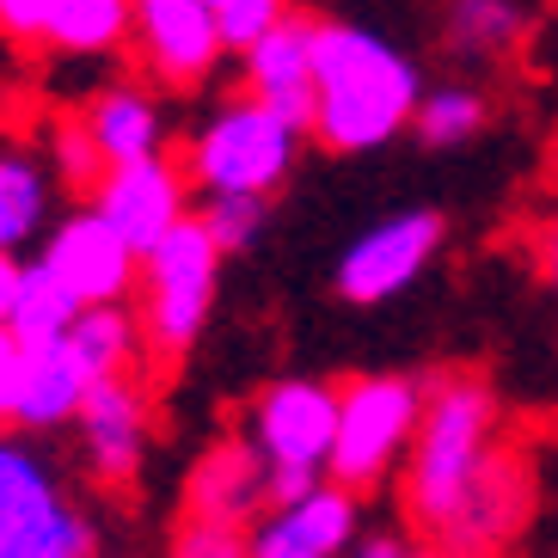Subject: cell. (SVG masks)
Wrapping results in <instances>:
<instances>
[{
	"label": "cell",
	"mask_w": 558,
	"mask_h": 558,
	"mask_svg": "<svg viewBox=\"0 0 558 558\" xmlns=\"http://www.w3.org/2000/svg\"><path fill=\"white\" fill-rule=\"evenodd\" d=\"M44 258H50V270L86 301V307H99V301L130 295L142 252H135L99 209H81V215H68V221H56Z\"/></svg>",
	"instance_id": "cell-10"
},
{
	"label": "cell",
	"mask_w": 558,
	"mask_h": 558,
	"mask_svg": "<svg viewBox=\"0 0 558 558\" xmlns=\"http://www.w3.org/2000/svg\"><path fill=\"white\" fill-rule=\"evenodd\" d=\"M338 405L326 380H277L252 411V442L264 460H301V466H326L338 442Z\"/></svg>",
	"instance_id": "cell-9"
},
{
	"label": "cell",
	"mask_w": 558,
	"mask_h": 558,
	"mask_svg": "<svg viewBox=\"0 0 558 558\" xmlns=\"http://www.w3.org/2000/svg\"><path fill=\"white\" fill-rule=\"evenodd\" d=\"M81 436H86V460L105 485H123V478L142 466V442H148V399L142 387H130L123 375H105L86 387L81 405Z\"/></svg>",
	"instance_id": "cell-13"
},
{
	"label": "cell",
	"mask_w": 558,
	"mask_h": 558,
	"mask_svg": "<svg viewBox=\"0 0 558 558\" xmlns=\"http://www.w3.org/2000/svg\"><path fill=\"white\" fill-rule=\"evenodd\" d=\"M282 13H289V0H215V25L233 56H246Z\"/></svg>",
	"instance_id": "cell-27"
},
{
	"label": "cell",
	"mask_w": 558,
	"mask_h": 558,
	"mask_svg": "<svg viewBox=\"0 0 558 558\" xmlns=\"http://www.w3.org/2000/svg\"><path fill=\"white\" fill-rule=\"evenodd\" d=\"M313 142L331 154L387 148L399 130H411L424 81L387 37L319 19V50H313Z\"/></svg>",
	"instance_id": "cell-1"
},
{
	"label": "cell",
	"mask_w": 558,
	"mask_h": 558,
	"mask_svg": "<svg viewBox=\"0 0 558 558\" xmlns=\"http://www.w3.org/2000/svg\"><path fill=\"white\" fill-rule=\"evenodd\" d=\"M478 123H485V99L473 86H436V93L417 99V117H411L424 148H460V142L478 135Z\"/></svg>",
	"instance_id": "cell-24"
},
{
	"label": "cell",
	"mask_w": 558,
	"mask_h": 558,
	"mask_svg": "<svg viewBox=\"0 0 558 558\" xmlns=\"http://www.w3.org/2000/svg\"><path fill=\"white\" fill-rule=\"evenodd\" d=\"M130 37L166 86L203 81V74L228 56L221 25H215V0H135V32Z\"/></svg>",
	"instance_id": "cell-8"
},
{
	"label": "cell",
	"mask_w": 558,
	"mask_h": 558,
	"mask_svg": "<svg viewBox=\"0 0 558 558\" xmlns=\"http://www.w3.org/2000/svg\"><path fill=\"white\" fill-rule=\"evenodd\" d=\"M522 37V7L515 0H454L448 7V44L460 56H497Z\"/></svg>",
	"instance_id": "cell-23"
},
{
	"label": "cell",
	"mask_w": 558,
	"mask_h": 558,
	"mask_svg": "<svg viewBox=\"0 0 558 558\" xmlns=\"http://www.w3.org/2000/svg\"><path fill=\"white\" fill-rule=\"evenodd\" d=\"M86 387H93V375L81 368V356H74L68 338L32 344V362H25V393H19V429L74 424L81 405H86Z\"/></svg>",
	"instance_id": "cell-16"
},
{
	"label": "cell",
	"mask_w": 558,
	"mask_h": 558,
	"mask_svg": "<svg viewBox=\"0 0 558 558\" xmlns=\"http://www.w3.org/2000/svg\"><path fill=\"white\" fill-rule=\"evenodd\" d=\"M179 553L184 558H240V553H252V534H240V527H228V522L191 515V527L179 534Z\"/></svg>",
	"instance_id": "cell-29"
},
{
	"label": "cell",
	"mask_w": 558,
	"mask_h": 558,
	"mask_svg": "<svg viewBox=\"0 0 558 558\" xmlns=\"http://www.w3.org/2000/svg\"><path fill=\"white\" fill-rule=\"evenodd\" d=\"M99 215L111 221L135 252H148L166 228L184 221V172L166 154L123 160L99 179Z\"/></svg>",
	"instance_id": "cell-11"
},
{
	"label": "cell",
	"mask_w": 558,
	"mask_h": 558,
	"mask_svg": "<svg viewBox=\"0 0 558 558\" xmlns=\"http://www.w3.org/2000/svg\"><path fill=\"white\" fill-rule=\"evenodd\" d=\"M68 344H74V356H81V368L93 380L123 375L130 356H135V326H130V313H123V301L81 307V319H74V331H68Z\"/></svg>",
	"instance_id": "cell-22"
},
{
	"label": "cell",
	"mask_w": 558,
	"mask_h": 558,
	"mask_svg": "<svg viewBox=\"0 0 558 558\" xmlns=\"http://www.w3.org/2000/svg\"><path fill=\"white\" fill-rule=\"evenodd\" d=\"M313 50H319V19L282 13L270 32L246 50V86L264 105H277L282 117H295L301 130H313Z\"/></svg>",
	"instance_id": "cell-12"
},
{
	"label": "cell",
	"mask_w": 558,
	"mask_h": 558,
	"mask_svg": "<svg viewBox=\"0 0 558 558\" xmlns=\"http://www.w3.org/2000/svg\"><path fill=\"white\" fill-rule=\"evenodd\" d=\"M442 246V215L436 209H405L375 221L368 233L350 240V252L338 258V295L356 307H380V301L405 295L424 277V264Z\"/></svg>",
	"instance_id": "cell-6"
},
{
	"label": "cell",
	"mask_w": 558,
	"mask_h": 558,
	"mask_svg": "<svg viewBox=\"0 0 558 558\" xmlns=\"http://www.w3.org/2000/svg\"><path fill=\"white\" fill-rule=\"evenodd\" d=\"M546 277H553V289H558V221H553V233H546Z\"/></svg>",
	"instance_id": "cell-34"
},
{
	"label": "cell",
	"mask_w": 558,
	"mask_h": 558,
	"mask_svg": "<svg viewBox=\"0 0 558 558\" xmlns=\"http://www.w3.org/2000/svg\"><path fill=\"white\" fill-rule=\"evenodd\" d=\"M50 13L56 0H0V32L19 44H37V37H50Z\"/></svg>",
	"instance_id": "cell-31"
},
{
	"label": "cell",
	"mask_w": 558,
	"mask_h": 558,
	"mask_svg": "<svg viewBox=\"0 0 558 558\" xmlns=\"http://www.w3.org/2000/svg\"><path fill=\"white\" fill-rule=\"evenodd\" d=\"M497 454V399L478 375H454L424 399V424L411 436L405 454V509L424 527V541L436 546L448 522H454L460 497L473 492V478L492 466Z\"/></svg>",
	"instance_id": "cell-2"
},
{
	"label": "cell",
	"mask_w": 558,
	"mask_h": 558,
	"mask_svg": "<svg viewBox=\"0 0 558 558\" xmlns=\"http://www.w3.org/2000/svg\"><path fill=\"white\" fill-rule=\"evenodd\" d=\"M264 466H270V460L258 454V442L252 448L246 442L215 448L197 473H191V515L228 522V527H252L258 509L270 504V497H264Z\"/></svg>",
	"instance_id": "cell-15"
},
{
	"label": "cell",
	"mask_w": 558,
	"mask_h": 558,
	"mask_svg": "<svg viewBox=\"0 0 558 558\" xmlns=\"http://www.w3.org/2000/svg\"><path fill=\"white\" fill-rule=\"evenodd\" d=\"M50 221V179L25 154H0V246H32Z\"/></svg>",
	"instance_id": "cell-21"
},
{
	"label": "cell",
	"mask_w": 558,
	"mask_h": 558,
	"mask_svg": "<svg viewBox=\"0 0 558 558\" xmlns=\"http://www.w3.org/2000/svg\"><path fill=\"white\" fill-rule=\"evenodd\" d=\"M301 123L264 105L258 93L221 105L191 142V179L197 191H277L301 154Z\"/></svg>",
	"instance_id": "cell-3"
},
{
	"label": "cell",
	"mask_w": 558,
	"mask_h": 558,
	"mask_svg": "<svg viewBox=\"0 0 558 558\" xmlns=\"http://www.w3.org/2000/svg\"><path fill=\"white\" fill-rule=\"evenodd\" d=\"M86 130H93V142L105 148L111 166L160 154V111H154V99L148 93H135V86H111V93H99L93 111H86Z\"/></svg>",
	"instance_id": "cell-18"
},
{
	"label": "cell",
	"mask_w": 558,
	"mask_h": 558,
	"mask_svg": "<svg viewBox=\"0 0 558 558\" xmlns=\"http://www.w3.org/2000/svg\"><path fill=\"white\" fill-rule=\"evenodd\" d=\"M527 522V478L509 454H492V466L473 478V492L460 497L454 522L436 534L442 553H497L515 541V527Z\"/></svg>",
	"instance_id": "cell-14"
},
{
	"label": "cell",
	"mask_w": 558,
	"mask_h": 558,
	"mask_svg": "<svg viewBox=\"0 0 558 558\" xmlns=\"http://www.w3.org/2000/svg\"><path fill=\"white\" fill-rule=\"evenodd\" d=\"M81 553H93V527L62 497L0 515V558H81Z\"/></svg>",
	"instance_id": "cell-17"
},
{
	"label": "cell",
	"mask_w": 558,
	"mask_h": 558,
	"mask_svg": "<svg viewBox=\"0 0 558 558\" xmlns=\"http://www.w3.org/2000/svg\"><path fill=\"white\" fill-rule=\"evenodd\" d=\"M105 172H111V160H105V148L93 142V130H86V123H68V130L56 135V179L86 191V184H99Z\"/></svg>",
	"instance_id": "cell-28"
},
{
	"label": "cell",
	"mask_w": 558,
	"mask_h": 558,
	"mask_svg": "<svg viewBox=\"0 0 558 558\" xmlns=\"http://www.w3.org/2000/svg\"><path fill=\"white\" fill-rule=\"evenodd\" d=\"M25 362L32 344L13 326H0V424H19V393H25Z\"/></svg>",
	"instance_id": "cell-30"
},
{
	"label": "cell",
	"mask_w": 558,
	"mask_h": 558,
	"mask_svg": "<svg viewBox=\"0 0 558 558\" xmlns=\"http://www.w3.org/2000/svg\"><path fill=\"white\" fill-rule=\"evenodd\" d=\"M135 32V0H56L50 44L62 56H111Z\"/></svg>",
	"instance_id": "cell-20"
},
{
	"label": "cell",
	"mask_w": 558,
	"mask_h": 558,
	"mask_svg": "<svg viewBox=\"0 0 558 558\" xmlns=\"http://www.w3.org/2000/svg\"><path fill=\"white\" fill-rule=\"evenodd\" d=\"M197 215L221 252H246L264 233V191H203Z\"/></svg>",
	"instance_id": "cell-25"
},
{
	"label": "cell",
	"mask_w": 558,
	"mask_h": 558,
	"mask_svg": "<svg viewBox=\"0 0 558 558\" xmlns=\"http://www.w3.org/2000/svg\"><path fill=\"white\" fill-rule=\"evenodd\" d=\"M228 252L215 246L203 215H184L179 228H166L142 252V277H148V344L160 356H184L197 344L203 319L215 307V277H221Z\"/></svg>",
	"instance_id": "cell-4"
},
{
	"label": "cell",
	"mask_w": 558,
	"mask_h": 558,
	"mask_svg": "<svg viewBox=\"0 0 558 558\" xmlns=\"http://www.w3.org/2000/svg\"><path fill=\"white\" fill-rule=\"evenodd\" d=\"M19 270H25V264H19L13 252L0 246V326H7V319H13V295H19Z\"/></svg>",
	"instance_id": "cell-32"
},
{
	"label": "cell",
	"mask_w": 558,
	"mask_h": 558,
	"mask_svg": "<svg viewBox=\"0 0 558 558\" xmlns=\"http://www.w3.org/2000/svg\"><path fill=\"white\" fill-rule=\"evenodd\" d=\"M356 553H368V558H399V553H411V541H399V534H368V541H356Z\"/></svg>",
	"instance_id": "cell-33"
},
{
	"label": "cell",
	"mask_w": 558,
	"mask_h": 558,
	"mask_svg": "<svg viewBox=\"0 0 558 558\" xmlns=\"http://www.w3.org/2000/svg\"><path fill=\"white\" fill-rule=\"evenodd\" d=\"M81 307L86 301L56 277L50 258H37V264L19 270V295H13V319H7V326H13L25 344H50V338H68V331H74Z\"/></svg>",
	"instance_id": "cell-19"
},
{
	"label": "cell",
	"mask_w": 558,
	"mask_h": 558,
	"mask_svg": "<svg viewBox=\"0 0 558 558\" xmlns=\"http://www.w3.org/2000/svg\"><path fill=\"white\" fill-rule=\"evenodd\" d=\"M356 485L344 478H319L307 497H289V504H270L252 522V553L258 558H338L356 553Z\"/></svg>",
	"instance_id": "cell-7"
},
{
	"label": "cell",
	"mask_w": 558,
	"mask_h": 558,
	"mask_svg": "<svg viewBox=\"0 0 558 558\" xmlns=\"http://www.w3.org/2000/svg\"><path fill=\"white\" fill-rule=\"evenodd\" d=\"M44 497H56L44 460L25 454L19 442H0V515H7V509H32V504H44Z\"/></svg>",
	"instance_id": "cell-26"
},
{
	"label": "cell",
	"mask_w": 558,
	"mask_h": 558,
	"mask_svg": "<svg viewBox=\"0 0 558 558\" xmlns=\"http://www.w3.org/2000/svg\"><path fill=\"white\" fill-rule=\"evenodd\" d=\"M424 424V393L405 375H356L338 405V442H331L326 473L368 492L411 454V436Z\"/></svg>",
	"instance_id": "cell-5"
}]
</instances>
